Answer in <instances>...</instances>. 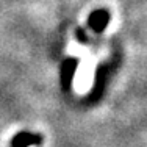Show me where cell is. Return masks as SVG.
<instances>
[{"instance_id":"1","label":"cell","mask_w":147,"mask_h":147,"mask_svg":"<svg viewBox=\"0 0 147 147\" xmlns=\"http://www.w3.org/2000/svg\"><path fill=\"white\" fill-rule=\"evenodd\" d=\"M41 141H42V138L39 135H31V133L22 131V133H17L14 136L11 146L13 147H30L34 144H39Z\"/></svg>"},{"instance_id":"2","label":"cell","mask_w":147,"mask_h":147,"mask_svg":"<svg viewBox=\"0 0 147 147\" xmlns=\"http://www.w3.org/2000/svg\"><path fill=\"white\" fill-rule=\"evenodd\" d=\"M77 59L74 58H69L66 59L64 63H63V67H61V83L64 88H67L69 85H71V80L74 77V74H75V69H77Z\"/></svg>"},{"instance_id":"3","label":"cell","mask_w":147,"mask_h":147,"mask_svg":"<svg viewBox=\"0 0 147 147\" xmlns=\"http://www.w3.org/2000/svg\"><path fill=\"white\" fill-rule=\"evenodd\" d=\"M108 19H110V16H108L107 11H103V9H97V11H94L92 14H91V17H89V25H91L92 30L102 31L105 27H107Z\"/></svg>"}]
</instances>
